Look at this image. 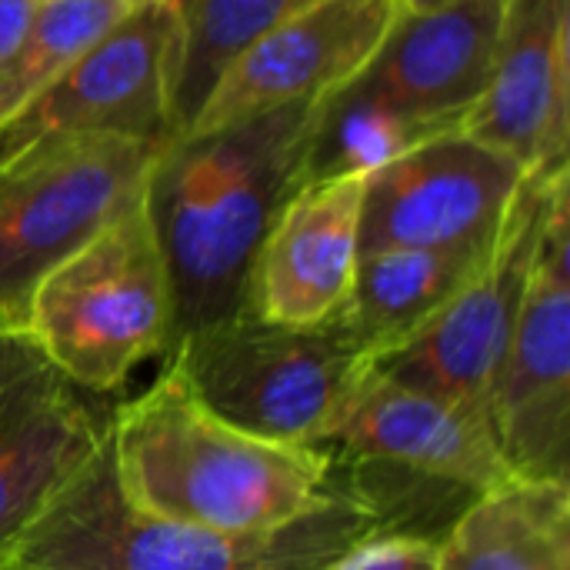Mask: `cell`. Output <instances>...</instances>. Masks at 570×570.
<instances>
[{
    "instance_id": "11",
    "label": "cell",
    "mask_w": 570,
    "mask_h": 570,
    "mask_svg": "<svg viewBox=\"0 0 570 570\" xmlns=\"http://www.w3.org/2000/svg\"><path fill=\"white\" fill-rule=\"evenodd\" d=\"M317 448H327L351 471L431 484L468 501L514 478L484 411L404 387L374 367Z\"/></svg>"
},
{
    "instance_id": "13",
    "label": "cell",
    "mask_w": 570,
    "mask_h": 570,
    "mask_svg": "<svg viewBox=\"0 0 570 570\" xmlns=\"http://www.w3.org/2000/svg\"><path fill=\"white\" fill-rule=\"evenodd\" d=\"M401 13L404 0H317L287 17L220 73L187 134L341 90L371 63Z\"/></svg>"
},
{
    "instance_id": "15",
    "label": "cell",
    "mask_w": 570,
    "mask_h": 570,
    "mask_svg": "<svg viewBox=\"0 0 570 570\" xmlns=\"http://www.w3.org/2000/svg\"><path fill=\"white\" fill-rule=\"evenodd\" d=\"M570 0H508L494 67L461 134L524 170L568 164Z\"/></svg>"
},
{
    "instance_id": "1",
    "label": "cell",
    "mask_w": 570,
    "mask_h": 570,
    "mask_svg": "<svg viewBox=\"0 0 570 570\" xmlns=\"http://www.w3.org/2000/svg\"><path fill=\"white\" fill-rule=\"evenodd\" d=\"M321 114L324 97L287 104L210 134H180L157 150L144 214L170 287L167 351L247 311L257 254L307 184Z\"/></svg>"
},
{
    "instance_id": "20",
    "label": "cell",
    "mask_w": 570,
    "mask_h": 570,
    "mask_svg": "<svg viewBox=\"0 0 570 570\" xmlns=\"http://www.w3.org/2000/svg\"><path fill=\"white\" fill-rule=\"evenodd\" d=\"M144 0H40L23 40L0 63V124L57 80Z\"/></svg>"
},
{
    "instance_id": "7",
    "label": "cell",
    "mask_w": 570,
    "mask_h": 570,
    "mask_svg": "<svg viewBox=\"0 0 570 570\" xmlns=\"http://www.w3.org/2000/svg\"><path fill=\"white\" fill-rule=\"evenodd\" d=\"M514 478L570 484V177L554 184L521 311L484 401Z\"/></svg>"
},
{
    "instance_id": "4",
    "label": "cell",
    "mask_w": 570,
    "mask_h": 570,
    "mask_svg": "<svg viewBox=\"0 0 570 570\" xmlns=\"http://www.w3.org/2000/svg\"><path fill=\"white\" fill-rule=\"evenodd\" d=\"M371 367V351L341 317L287 327L250 311L164 354V371L220 421L267 441L314 448Z\"/></svg>"
},
{
    "instance_id": "5",
    "label": "cell",
    "mask_w": 570,
    "mask_h": 570,
    "mask_svg": "<svg viewBox=\"0 0 570 570\" xmlns=\"http://www.w3.org/2000/svg\"><path fill=\"white\" fill-rule=\"evenodd\" d=\"M23 331L87 394H114L144 361L164 357L170 287L144 200L37 284Z\"/></svg>"
},
{
    "instance_id": "23",
    "label": "cell",
    "mask_w": 570,
    "mask_h": 570,
    "mask_svg": "<svg viewBox=\"0 0 570 570\" xmlns=\"http://www.w3.org/2000/svg\"><path fill=\"white\" fill-rule=\"evenodd\" d=\"M444 3H454V0H404V10L411 13H424V10H438Z\"/></svg>"
},
{
    "instance_id": "12",
    "label": "cell",
    "mask_w": 570,
    "mask_h": 570,
    "mask_svg": "<svg viewBox=\"0 0 570 570\" xmlns=\"http://www.w3.org/2000/svg\"><path fill=\"white\" fill-rule=\"evenodd\" d=\"M110 428L23 327H0V570Z\"/></svg>"
},
{
    "instance_id": "10",
    "label": "cell",
    "mask_w": 570,
    "mask_h": 570,
    "mask_svg": "<svg viewBox=\"0 0 570 570\" xmlns=\"http://www.w3.org/2000/svg\"><path fill=\"white\" fill-rule=\"evenodd\" d=\"M528 174L461 130L438 134L367 174L357 250H484Z\"/></svg>"
},
{
    "instance_id": "8",
    "label": "cell",
    "mask_w": 570,
    "mask_h": 570,
    "mask_svg": "<svg viewBox=\"0 0 570 570\" xmlns=\"http://www.w3.org/2000/svg\"><path fill=\"white\" fill-rule=\"evenodd\" d=\"M180 0H144L57 80L0 124V167L17 154L73 137L174 140L170 87Z\"/></svg>"
},
{
    "instance_id": "16",
    "label": "cell",
    "mask_w": 570,
    "mask_h": 570,
    "mask_svg": "<svg viewBox=\"0 0 570 570\" xmlns=\"http://www.w3.org/2000/svg\"><path fill=\"white\" fill-rule=\"evenodd\" d=\"M364 180L367 174L311 180L287 200L254 264L250 314L287 327L341 317L361 257Z\"/></svg>"
},
{
    "instance_id": "3",
    "label": "cell",
    "mask_w": 570,
    "mask_h": 570,
    "mask_svg": "<svg viewBox=\"0 0 570 570\" xmlns=\"http://www.w3.org/2000/svg\"><path fill=\"white\" fill-rule=\"evenodd\" d=\"M344 471V468H341ZM387 534L381 511L344 488L274 531H210L130 508L110 471L107 438L13 548L10 570H324Z\"/></svg>"
},
{
    "instance_id": "18",
    "label": "cell",
    "mask_w": 570,
    "mask_h": 570,
    "mask_svg": "<svg viewBox=\"0 0 570 570\" xmlns=\"http://www.w3.org/2000/svg\"><path fill=\"white\" fill-rule=\"evenodd\" d=\"M491 247L364 254L357 257L351 297L341 311V321L377 361L381 354L407 344L474 277Z\"/></svg>"
},
{
    "instance_id": "17",
    "label": "cell",
    "mask_w": 570,
    "mask_h": 570,
    "mask_svg": "<svg viewBox=\"0 0 570 570\" xmlns=\"http://www.w3.org/2000/svg\"><path fill=\"white\" fill-rule=\"evenodd\" d=\"M431 570H570V484L511 478L471 498Z\"/></svg>"
},
{
    "instance_id": "24",
    "label": "cell",
    "mask_w": 570,
    "mask_h": 570,
    "mask_svg": "<svg viewBox=\"0 0 570 570\" xmlns=\"http://www.w3.org/2000/svg\"><path fill=\"white\" fill-rule=\"evenodd\" d=\"M3 570H10V568H3Z\"/></svg>"
},
{
    "instance_id": "6",
    "label": "cell",
    "mask_w": 570,
    "mask_h": 570,
    "mask_svg": "<svg viewBox=\"0 0 570 570\" xmlns=\"http://www.w3.org/2000/svg\"><path fill=\"white\" fill-rule=\"evenodd\" d=\"M164 144L73 137L30 147L0 167V327H23L37 284L140 207Z\"/></svg>"
},
{
    "instance_id": "14",
    "label": "cell",
    "mask_w": 570,
    "mask_h": 570,
    "mask_svg": "<svg viewBox=\"0 0 570 570\" xmlns=\"http://www.w3.org/2000/svg\"><path fill=\"white\" fill-rule=\"evenodd\" d=\"M508 0H454L438 10H404L371 63L344 83L407 120L461 130L488 87Z\"/></svg>"
},
{
    "instance_id": "22",
    "label": "cell",
    "mask_w": 570,
    "mask_h": 570,
    "mask_svg": "<svg viewBox=\"0 0 570 570\" xmlns=\"http://www.w3.org/2000/svg\"><path fill=\"white\" fill-rule=\"evenodd\" d=\"M40 0H0V63L23 40Z\"/></svg>"
},
{
    "instance_id": "19",
    "label": "cell",
    "mask_w": 570,
    "mask_h": 570,
    "mask_svg": "<svg viewBox=\"0 0 570 570\" xmlns=\"http://www.w3.org/2000/svg\"><path fill=\"white\" fill-rule=\"evenodd\" d=\"M317 0H180V43L170 87L174 137L187 134L220 73L267 30Z\"/></svg>"
},
{
    "instance_id": "21",
    "label": "cell",
    "mask_w": 570,
    "mask_h": 570,
    "mask_svg": "<svg viewBox=\"0 0 570 570\" xmlns=\"http://www.w3.org/2000/svg\"><path fill=\"white\" fill-rule=\"evenodd\" d=\"M434 544L417 534H374L324 570H431Z\"/></svg>"
},
{
    "instance_id": "2",
    "label": "cell",
    "mask_w": 570,
    "mask_h": 570,
    "mask_svg": "<svg viewBox=\"0 0 570 570\" xmlns=\"http://www.w3.org/2000/svg\"><path fill=\"white\" fill-rule=\"evenodd\" d=\"M107 454L130 508L210 531H274L344 488L327 448L247 434L207 411L170 371L110 414Z\"/></svg>"
},
{
    "instance_id": "9",
    "label": "cell",
    "mask_w": 570,
    "mask_h": 570,
    "mask_svg": "<svg viewBox=\"0 0 570 570\" xmlns=\"http://www.w3.org/2000/svg\"><path fill=\"white\" fill-rule=\"evenodd\" d=\"M564 174L568 164L528 174L484 264L407 344L374 361L377 374L441 401L484 411L488 387L521 311L554 184Z\"/></svg>"
}]
</instances>
